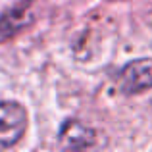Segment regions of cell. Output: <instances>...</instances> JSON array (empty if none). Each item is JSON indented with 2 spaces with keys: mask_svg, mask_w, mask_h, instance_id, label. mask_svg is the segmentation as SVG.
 Returning <instances> with one entry per match:
<instances>
[{
  "mask_svg": "<svg viewBox=\"0 0 152 152\" xmlns=\"http://www.w3.org/2000/svg\"><path fill=\"white\" fill-rule=\"evenodd\" d=\"M60 142L64 148H91L94 145V131L85 127L77 119H67L60 131Z\"/></svg>",
  "mask_w": 152,
  "mask_h": 152,
  "instance_id": "3957f363",
  "label": "cell"
},
{
  "mask_svg": "<svg viewBox=\"0 0 152 152\" xmlns=\"http://www.w3.org/2000/svg\"><path fill=\"white\" fill-rule=\"evenodd\" d=\"M118 87L123 94H135L152 89V60L141 58L129 62L119 73Z\"/></svg>",
  "mask_w": 152,
  "mask_h": 152,
  "instance_id": "7a4b0ae2",
  "label": "cell"
},
{
  "mask_svg": "<svg viewBox=\"0 0 152 152\" xmlns=\"http://www.w3.org/2000/svg\"><path fill=\"white\" fill-rule=\"evenodd\" d=\"M33 21V15L31 12L23 10V8H14V10H8L6 14L0 18V33L10 35L14 31H19L21 27L29 25Z\"/></svg>",
  "mask_w": 152,
  "mask_h": 152,
  "instance_id": "277c9868",
  "label": "cell"
},
{
  "mask_svg": "<svg viewBox=\"0 0 152 152\" xmlns=\"http://www.w3.org/2000/svg\"><path fill=\"white\" fill-rule=\"evenodd\" d=\"M27 129V114L18 102H0V146H14Z\"/></svg>",
  "mask_w": 152,
  "mask_h": 152,
  "instance_id": "6da1fadb",
  "label": "cell"
}]
</instances>
